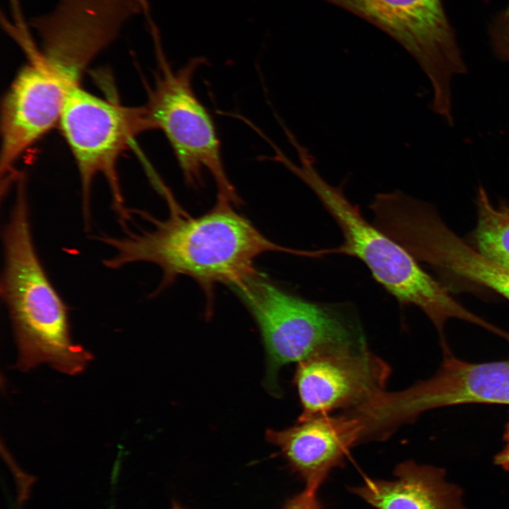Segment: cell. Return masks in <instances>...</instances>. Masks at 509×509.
I'll return each instance as SVG.
<instances>
[{
	"label": "cell",
	"mask_w": 509,
	"mask_h": 509,
	"mask_svg": "<svg viewBox=\"0 0 509 509\" xmlns=\"http://www.w3.org/2000/svg\"><path fill=\"white\" fill-rule=\"evenodd\" d=\"M390 372L367 348L320 353L298 363L294 383L302 412L298 421L365 404L385 390Z\"/></svg>",
	"instance_id": "8"
},
{
	"label": "cell",
	"mask_w": 509,
	"mask_h": 509,
	"mask_svg": "<svg viewBox=\"0 0 509 509\" xmlns=\"http://www.w3.org/2000/svg\"><path fill=\"white\" fill-rule=\"evenodd\" d=\"M199 60L174 72L166 66L145 105L153 129L163 132L187 182H200L207 170L217 187V199L233 204L240 199L225 171L220 142L209 112L192 88Z\"/></svg>",
	"instance_id": "6"
},
{
	"label": "cell",
	"mask_w": 509,
	"mask_h": 509,
	"mask_svg": "<svg viewBox=\"0 0 509 509\" xmlns=\"http://www.w3.org/2000/svg\"><path fill=\"white\" fill-rule=\"evenodd\" d=\"M258 325L267 353V389L280 395L279 369L315 355L365 349L358 324L338 306L291 294L257 271L233 288Z\"/></svg>",
	"instance_id": "4"
},
{
	"label": "cell",
	"mask_w": 509,
	"mask_h": 509,
	"mask_svg": "<svg viewBox=\"0 0 509 509\" xmlns=\"http://www.w3.org/2000/svg\"><path fill=\"white\" fill-rule=\"evenodd\" d=\"M493 43L498 58L509 61V8L501 16L494 28Z\"/></svg>",
	"instance_id": "15"
},
{
	"label": "cell",
	"mask_w": 509,
	"mask_h": 509,
	"mask_svg": "<svg viewBox=\"0 0 509 509\" xmlns=\"http://www.w3.org/2000/svg\"><path fill=\"white\" fill-rule=\"evenodd\" d=\"M477 223L474 240L481 254L509 267V202L496 207L479 186L476 196Z\"/></svg>",
	"instance_id": "14"
},
{
	"label": "cell",
	"mask_w": 509,
	"mask_h": 509,
	"mask_svg": "<svg viewBox=\"0 0 509 509\" xmlns=\"http://www.w3.org/2000/svg\"><path fill=\"white\" fill-rule=\"evenodd\" d=\"M362 426L349 413L318 415L298 421L288 428L267 431V440L278 447L290 467L317 491L329 472L343 464L351 447L361 443Z\"/></svg>",
	"instance_id": "11"
},
{
	"label": "cell",
	"mask_w": 509,
	"mask_h": 509,
	"mask_svg": "<svg viewBox=\"0 0 509 509\" xmlns=\"http://www.w3.org/2000/svg\"><path fill=\"white\" fill-rule=\"evenodd\" d=\"M172 509H185V508H183L182 506H180L177 504H175Z\"/></svg>",
	"instance_id": "18"
},
{
	"label": "cell",
	"mask_w": 509,
	"mask_h": 509,
	"mask_svg": "<svg viewBox=\"0 0 509 509\" xmlns=\"http://www.w3.org/2000/svg\"><path fill=\"white\" fill-rule=\"evenodd\" d=\"M300 165L291 172L317 196L341 230L343 244L333 249L335 254L361 260L373 278L401 304L419 308L429 318L440 334L441 345L445 323L451 319L466 321L486 330L491 323L460 303L447 289L427 274L417 259L402 245L370 224L357 205L345 196L343 188L327 182L317 170L314 157H300Z\"/></svg>",
	"instance_id": "3"
},
{
	"label": "cell",
	"mask_w": 509,
	"mask_h": 509,
	"mask_svg": "<svg viewBox=\"0 0 509 509\" xmlns=\"http://www.w3.org/2000/svg\"><path fill=\"white\" fill-rule=\"evenodd\" d=\"M234 204L216 200L207 213L192 217L179 206L158 220L146 211H135L154 226L151 230L127 233L123 238L102 234L98 240L115 250L103 264L112 269L146 262L160 267L163 276L153 295L180 276L194 279L205 292L209 304L216 284L233 288L255 274V260L269 252L312 257V252L285 247L273 242L252 223L238 213Z\"/></svg>",
	"instance_id": "1"
},
{
	"label": "cell",
	"mask_w": 509,
	"mask_h": 509,
	"mask_svg": "<svg viewBox=\"0 0 509 509\" xmlns=\"http://www.w3.org/2000/svg\"><path fill=\"white\" fill-rule=\"evenodd\" d=\"M396 479H366L351 488L375 509H464L461 491L445 480L444 471L406 461L397 465Z\"/></svg>",
	"instance_id": "13"
},
{
	"label": "cell",
	"mask_w": 509,
	"mask_h": 509,
	"mask_svg": "<svg viewBox=\"0 0 509 509\" xmlns=\"http://www.w3.org/2000/svg\"><path fill=\"white\" fill-rule=\"evenodd\" d=\"M143 6L144 0H59L52 12L32 18L30 25L42 44L68 48L93 60Z\"/></svg>",
	"instance_id": "12"
},
{
	"label": "cell",
	"mask_w": 509,
	"mask_h": 509,
	"mask_svg": "<svg viewBox=\"0 0 509 509\" xmlns=\"http://www.w3.org/2000/svg\"><path fill=\"white\" fill-rule=\"evenodd\" d=\"M76 162L81 184L82 211L90 218L91 185L102 175L110 189L114 210L126 228L130 220L117 172L120 155L141 133L152 130L144 105L126 107L75 87L66 99L58 124Z\"/></svg>",
	"instance_id": "5"
},
{
	"label": "cell",
	"mask_w": 509,
	"mask_h": 509,
	"mask_svg": "<svg viewBox=\"0 0 509 509\" xmlns=\"http://www.w3.org/2000/svg\"><path fill=\"white\" fill-rule=\"evenodd\" d=\"M19 180L2 232L4 264L0 287L18 349L15 367L25 372L47 363L75 375L85 370L93 356L71 339L67 307L36 252L25 180Z\"/></svg>",
	"instance_id": "2"
},
{
	"label": "cell",
	"mask_w": 509,
	"mask_h": 509,
	"mask_svg": "<svg viewBox=\"0 0 509 509\" xmlns=\"http://www.w3.org/2000/svg\"><path fill=\"white\" fill-rule=\"evenodd\" d=\"M317 491L305 488L288 500L283 509H322Z\"/></svg>",
	"instance_id": "16"
},
{
	"label": "cell",
	"mask_w": 509,
	"mask_h": 509,
	"mask_svg": "<svg viewBox=\"0 0 509 509\" xmlns=\"http://www.w3.org/2000/svg\"><path fill=\"white\" fill-rule=\"evenodd\" d=\"M506 445L496 455L495 462L505 470H509V425L505 434Z\"/></svg>",
	"instance_id": "17"
},
{
	"label": "cell",
	"mask_w": 509,
	"mask_h": 509,
	"mask_svg": "<svg viewBox=\"0 0 509 509\" xmlns=\"http://www.w3.org/2000/svg\"><path fill=\"white\" fill-rule=\"evenodd\" d=\"M375 25L404 48L443 91L467 66L441 0H321Z\"/></svg>",
	"instance_id": "7"
},
{
	"label": "cell",
	"mask_w": 509,
	"mask_h": 509,
	"mask_svg": "<svg viewBox=\"0 0 509 509\" xmlns=\"http://www.w3.org/2000/svg\"><path fill=\"white\" fill-rule=\"evenodd\" d=\"M444 353L435 374L406 390L388 392L384 411L395 426L439 407L470 403L509 404V359L470 363Z\"/></svg>",
	"instance_id": "9"
},
{
	"label": "cell",
	"mask_w": 509,
	"mask_h": 509,
	"mask_svg": "<svg viewBox=\"0 0 509 509\" xmlns=\"http://www.w3.org/2000/svg\"><path fill=\"white\" fill-rule=\"evenodd\" d=\"M392 235L417 260L491 288L509 301V267L469 246L429 204L416 201L403 209Z\"/></svg>",
	"instance_id": "10"
}]
</instances>
